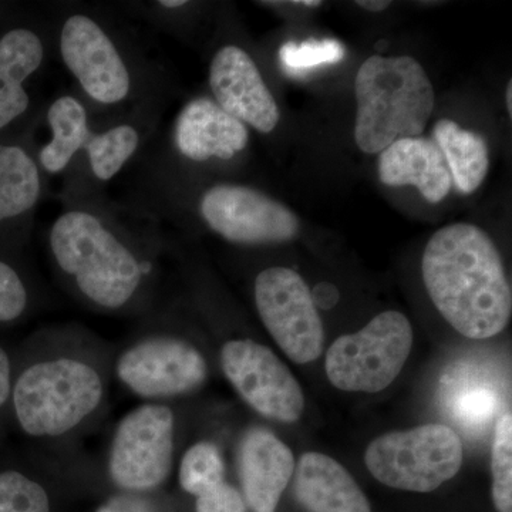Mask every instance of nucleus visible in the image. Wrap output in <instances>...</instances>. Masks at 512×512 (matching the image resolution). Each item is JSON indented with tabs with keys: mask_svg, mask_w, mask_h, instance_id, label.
<instances>
[{
	"mask_svg": "<svg viewBox=\"0 0 512 512\" xmlns=\"http://www.w3.org/2000/svg\"><path fill=\"white\" fill-rule=\"evenodd\" d=\"M63 210L47 232L50 264L84 308L101 315H143L156 298L157 232L134 224L101 192H63Z\"/></svg>",
	"mask_w": 512,
	"mask_h": 512,
	"instance_id": "1",
	"label": "nucleus"
},
{
	"mask_svg": "<svg viewBox=\"0 0 512 512\" xmlns=\"http://www.w3.org/2000/svg\"><path fill=\"white\" fill-rule=\"evenodd\" d=\"M40 340V352L13 377V413L30 439L67 446L106 412L114 350L77 326L46 329Z\"/></svg>",
	"mask_w": 512,
	"mask_h": 512,
	"instance_id": "2",
	"label": "nucleus"
},
{
	"mask_svg": "<svg viewBox=\"0 0 512 512\" xmlns=\"http://www.w3.org/2000/svg\"><path fill=\"white\" fill-rule=\"evenodd\" d=\"M421 274L431 302L460 335L490 339L510 323L512 291L503 258L477 225L457 222L433 234Z\"/></svg>",
	"mask_w": 512,
	"mask_h": 512,
	"instance_id": "3",
	"label": "nucleus"
},
{
	"mask_svg": "<svg viewBox=\"0 0 512 512\" xmlns=\"http://www.w3.org/2000/svg\"><path fill=\"white\" fill-rule=\"evenodd\" d=\"M53 42L93 116L101 113L111 121L150 107V74L127 40L99 13L67 9L57 19Z\"/></svg>",
	"mask_w": 512,
	"mask_h": 512,
	"instance_id": "4",
	"label": "nucleus"
},
{
	"mask_svg": "<svg viewBox=\"0 0 512 512\" xmlns=\"http://www.w3.org/2000/svg\"><path fill=\"white\" fill-rule=\"evenodd\" d=\"M355 94V140L366 154L421 136L436 104L429 74L410 56H370L356 74Z\"/></svg>",
	"mask_w": 512,
	"mask_h": 512,
	"instance_id": "5",
	"label": "nucleus"
},
{
	"mask_svg": "<svg viewBox=\"0 0 512 512\" xmlns=\"http://www.w3.org/2000/svg\"><path fill=\"white\" fill-rule=\"evenodd\" d=\"M111 373L143 403H168L202 389L210 365L190 338L167 325L161 312L114 352Z\"/></svg>",
	"mask_w": 512,
	"mask_h": 512,
	"instance_id": "6",
	"label": "nucleus"
},
{
	"mask_svg": "<svg viewBox=\"0 0 512 512\" xmlns=\"http://www.w3.org/2000/svg\"><path fill=\"white\" fill-rule=\"evenodd\" d=\"M178 416L168 403H141L114 427L106 473L119 493L148 495L177 466Z\"/></svg>",
	"mask_w": 512,
	"mask_h": 512,
	"instance_id": "7",
	"label": "nucleus"
},
{
	"mask_svg": "<svg viewBox=\"0 0 512 512\" xmlns=\"http://www.w3.org/2000/svg\"><path fill=\"white\" fill-rule=\"evenodd\" d=\"M463 458L460 434L447 424L430 423L377 437L367 447L365 464L387 487L431 493L457 476Z\"/></svg>",
	"mask_w": 512,
	"mask_h": 512,
	"instance_id": "8",
	"label": "nucleus"
},
{
	"mask_svg": "<svg viewBox=\"0 0 512 512\" xmlns=\"http://www.w3.org/2000/svg\"><path fill=\"white\" fill-rule=\"evenodd\" d=\"M413 342L412 323L403 313H379L359 332L332 343L326 353V376L345 392H382L402 373Z\"/></svg>",
	"mask_w": 512,
	"mask_h": 512,
	"instance_id": "9",
	"label": "nucleus"
},
{
	"mask_svg": "<svg viewBox=\"0 0 512 512\" xmlns=\"http://www.w3.org/2000/svg\"><path fill=\"white\" fill-rule=\"evenodd\" d=\"M202 224L235 245L259 247L298 237L301 222L291 208L249 185L211 184L195 202Z\"/></svg>",
	"mask_w": 512,
	"mask_h": 512,
	"instance_id": "10",
	"label": "nucleus"
},
{
	"mask_svg": "<svg viewBox=\"0 0 512 512\" xmlns=\"http://www.w3.org/2000/svg\"><path fill=\"white\" fill-rule=\"evenodd\" d=\"M254 302L269 335L292 362L306 365L319 359L325 329L311 288L298 272L285 266L259 272Z\"/></svg>",
	"mask_w": 512,
	"mask_h": 512,
	"instance_id": "11",
	"label": "nucleus"
},
{
	"mask_svg": "<svg viewBox=\"0 0 512 512\" xmlns=\"http://www.w3.org/2000/svg\"><path fill=\"white\" fill-rule=\"evenodd\" d=\"M220 366L235 392L265 419L295 423L305 410L301 384L268 346L254 339H229Z\"/></svg>",
	"mask_w": 512,
	"mask_h": 512,
	"instance_id": "12",
	"label": "nucleus"
},
{
	"mask_svg": "<svg viewBox=\"0 0 512 512\" xmlns=\"http://www.w3.org/2000/svg\"><path fill=\"white\" fill-rule=\"evenodd\" d=\"M208 84L215 103L248 128L269 134L278 126V103L254 57L244 47L229 43L214 53Z\"/></svg>",
	"mask_w": 512,
	"mask_h": 512,
	"instance_id": "13",
	"label": "nucleus"
},
{
	"mask_svg": "<svg viewBox=\"0 0 512 512\" xmlns=\"http://www.w3.org/2000/svg\"><path fill=\"white\" fill-rule=\"evenodd\" d=\"M248 144L249 128L207 96L194 97L181 107L168 137L174 165L231 163L247 150Z\"/></svg>",
	"mask_w": 512,
	"mask_h": 512,
	"instance_id": "14",
	"label": "nucleus"
},
{
	"mask_svg": "<svg viewBox=\"0 0 512 512\" xmlns=\"http://www.w3.org/2000/svg\"><path fill=\"white\" fill-rule=\"evenodd\" d=\"M151 120L146 110L104 123L94 120L92 136L66 174L64 192H101L137 156L150 136Z\"/></svg>",
	"mask_w": 512,
	"mask_h": 512,
	"instance_id": "15",
	"label": "nucleus"
},
{
	"mask_svg": "<svg viewBox=\"0 0 512 512\" xmlns=\"http://www.w3.org/2000/svg\"><path fill=\"white\" fill-rule=\"evenodd\" d=\"M241 493L252 512H275L295 473L291 448L265 427H249L237 448Z\"/></svg>",
	"mask_w": 512,
	"mask_h": 512,
	"instance_id": "16",
	"label": "nucleus"
},
{
	"mask_svg": "<svg viewBox=\"0 0 512 512\" xmlns=\"http://www.w3.org/2000/svg\"><path fill=\"white\" fill-rule=\"evenodd\" d=\"M505 386L485 363L458 362L440 380L441 409L468 436L487 431L500 416Z\"/></svg>",
	"mask_w": 512,
	"mask_h": 512,
	"instance_id": "17",
	"label": "nucleus"
},
{
	"mask_svg": "<svg viewBox=\"0 0 512 512\" xmlns=\"http://www.w3.org/2000/svg\"><path fill=\"white\" fill-rule=\"evenodd\" d=\"M53 29L15 26L0 36V131L30 110L26 83L47 63Z\"/></svg>",
	"mask_w": 512,
	"mask_h": 512,
	"instance_id": "18",
	"label": "nucleus"
},
{
	"mask_svg": "<svg viewBox=\"0 0 512 512\" xmlns=\"http://www.w3.org/2000/svg\"><path fill=\"white\" fill-rule=\"evenodd\" d=\"M377 171L384 185H413L431 204H439L453 188L446 160L433 138H403L384 148Z\"/></svg>",
	"mask_w": 512,
	"mask_h": 512,
	"instance_id": "19",
	"label": "nucleus"
},
{
	"mask_svg": "<svg viewBox=\"0 0 512 512\" xmlns=\"http://www.w3.org/2000/svg\"><path fill=\"white\" fill-rule=\"evenodd\" d=\"M296 501L308 512H372L369 500L339 461L316 451L295 467Z\"/></svg>",
	"mask_w": 512,
	"mask_h": 512,
	"instance_id": "20",
	"label": "nucleus"
},
{
	"mask_svg": "<svg viewBox=\"0 0 512 512\" xmlns=\"http://www.w3.org/2000/svg\"><path fill=\"white\" fill-rule=\"evenodd\" d=\"M50 138L36 154L43 175H66L83 153L94 130V117L77 94H62L46 109Z\"/></svg>",
	"mask_w": 512,
	"mask_h": 512,
	"instance_id": "21",
	"label": "nucleus"
},
{
	"mask_svg": "<svg viewBox=\"0 0 512 512\" xmlns=\"http://www.w3.org/2000/svg\"><path fill=\"white\" fill-rule=\"evenodd\" d=\"M43 177L36 154L19 144L0 143V225L22 220L36 210Z\"/></svg>",
	"mask_w": 512,
	"mask_h": 512,
	"instance_id": "22",
	"label": "nucleus"
},
{
	"mask_svg": "<svg viewBox=\"0 0 512 512\" xmlns=\"http://www.w3.org/2000/svg\"><path fill=\"white\" fill-rule=\"evenodd\" d=\"M433 136L446 160L454 187L461 194H473L484 183L490 167L485 138L448 119L437 121Z\"/></svg>",
	"mask_w": 512,
	"mask_h": 512,
	"instance_id": "23",
	"label": "nucleus"
},
{
	"mask_svg": "<svg viewBox=\"0 0 512 512\" xmlns=\"http://www.w3.org/2000/svg\"><path fill=\"white\" fill-rule=\"evenodd\" d=\"M178 484L198 498L227 483V464L220 446L211 440L195 441L178 460Z\"/></svg>",
	"mask_w": 512,
	"mask_h": 512,
	"instance_id": "24",
	"label": "nucleus"
},
{
	"mask_svg": "<svg viewBox=\"0 0 512 512\" xmlns=\"http://www.w3.org/2000/svg\"><path fill=\"white\" fill-rule=\"evenodd\" d=\"M493 503L497 512H512V414L504 412L495 423L491 446Z\"/></svg>",
	"mask_w": 512,
	"mask_h": 512,
	"instance_id": "25",
	"label": "nucleus"
},
{
	"mask_svg": "<svg viewBox=\"0 0 512 512\" xmlns=\"http://www.w3.org/2000/svg\"><path fill=\"white\" fill-rule=\"evenodd\" d=\"M0 512H52L49 491L23 471H0Z\"/></svg>",
	"mask_w": 512,
	"mask_h": 512,
	"instance_id": "26",
	"label": "nucleus"
},
{
	"mask_svg": "<svg viewBox=\"0 0 512 512\" xmlns=\"http://www.w3.org/2000/svg\"><path fill=\"white\" fill-rule=\"evenodd\" d=\"M345 57V47L338 40H306L288 42L279 50V59L286 69L308 70L322 64L338 63Z\"/></svg>",
	"mask_w": 512,
	"mask_h": 512,
	"instance_id": "27",
	"label": "nucleus"
},
{
	"mask_svg": "<svg viewBox=\"0 0 512 512\" xmlns=\"http://www.w3.org/2000/svg\"><path fill=\"white\" fill-rule=\"evenodd\" d=\"M29 289L12 265L0 261V323L16 322L28 311Z\"/></svg>",
	"mask_w": 512,
	"mask_h": 512,
	"instance_id": "28",
	"label": "nucleus"
},
{
	"mask_svg": "<svg viewBox=\"0 0 512 512\" xmlns=\"http://www.w3.org/2000/svg\"><path fill=\"white\" fill-rule=\"evenodd\" d=\"M197 512H245L247 504L241 490L234 485L224 483L217 490L195 498Z\"/></svg>",
	"mask_w": 512,
	"mask_h": 512,
	"instance_id": "29",
	"label": "nucleus"
},
{
	"mask_svg": "<svg viewBox=\"0 0 512 512\" xmlns=\"http://www.w3.org/2000/svg\"><path fill=\"white\" fill-rule=\"evenodd\" d=\"M94 512H157L148 495L117 493Z\"/></svg>",
	"mask_w": 512,
	"mask_h": 512,
	"instance_id": "30",
	"label": "nucleus"
},
{
	"mask_svg": "<svg viewBox=\"0 0 512 512\" xmlns=\"http://www.w3.org/2000/svg\"><path fill=\"white\" fill-rule=\"evenodd\" d=\"M12 360L5 349L0 346V410L6 406L12 394Z\"/></svg>",
	"mask_w": 512,
	"mask_h": 512,
	"instance_id": "31",
	"label": "nucleus"
},
{
	"mask_svg": "<svg viewBox=\"0 0 512 512\" xmlns=\"http://www.w3.org/2000/svg\"><path fill=\"white\" fill-rule=\"evenodd\" d=\"M392 5V2H384V0H359L356 2V6H359L360 9H365L367 12H383Z\"/></svg>",
	"mask_w": 512,
	"mask_h": 512,
	"instance_id": "32",
	"label": "nucleus"
},
{
	"mask_svg": "<svg viewBox=\"0 0 512 512\" xmlns=\"http://www.w3.org/2000/svg\"><path fill=\"white\" fill-rule=\"evenodd\" d=\"M291 5L301 6V8L315 9L322 6L319 0H301V2H291Z\"/></svg>",
	"mask_w": 512,
	"mask_h": 512,
	"instance_id": "33",
	"label": "nucleus"
},
{
	"mask_svg": "<svg viewBox=\"0 0 512 512\" xmlns=\"http://www.w3.org/2000/svg\"><path fill=\"white\" fill-rule=\"evenodd\" d=\"M505 106H507L508 114L512 116V83L508 82L507 90H505Z\"/></svg>",
	"mask_w": 512,
	"mask_h": 512,
	"instance_id": "34",
	"label": "nucleus"
}]
</instances>
